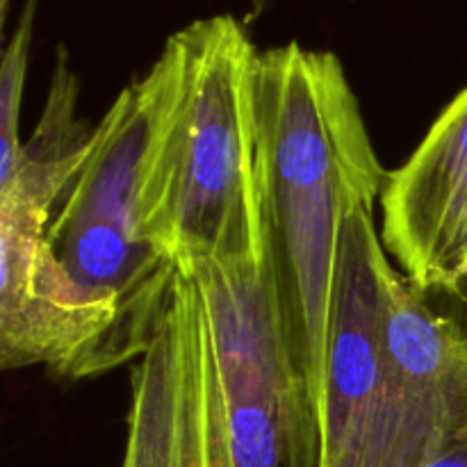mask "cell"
Returning a JSON list of instances; mask_svg holds the SVG:
<instances>
[{
  "label": "cell",
  "mask_w": 467,
  "mask_h": 467,
  "mask_svg": "<svg viewBox=\"0 0 467 467\" xmlns=\"http://www.w3.org/2000/svg\"><path fill=\"white\" fill-rule=\"evenodd\" d=\"M255 162L265 263L285 368V467H317L328 337L347 217L388 171L340 57L290 41L255 64Z\"/></svg>",
  "instance_id": "cell-1"
},
{
  "label": "cell",
  "mask_w": 467,
  "mask_h": 467,
  "mask_svg": "<svg viewBox=\"0 0 467 467\" xmlns=\"http://www.w3.org/2000/svg\"><path fill=\"white\" fill-rule=\"evenodd\" d=\"M260 50L231 14L173 32L144 76L141 233L178 267L265 263L254 85Z\"/></svg>",
  "instance_id": "cell-2"
},
{
  "label": "cell",
  "mask_w": 467,
  "mask_h": 467,
  "mask_svg": "<svg viewBox=\"0 0 467 467\" xmlns=\"http://www.w3.org/2000/svg\"><path fill=\"white\" fill-rule=\"evenodd\" d=\"M150 91L132 82L91 132L80 169L46 228L55 263L82 299L112 319L117 365L140 360L176 296L178 267L141 233V167Z\"/></svg>",
  "instance_id": "cell-3"
},
{
  "label": "cell",
  "mask_w": 467,
  "mask_h": 467,
  "mask_svg": "<svg viewBox=\"0 0 467 467\" xmlns=\"http://www.w3.org/2000/svg\"><path fill=\"white\" fill-rule=\"evenodd\" d=\"M467 441V347L397 272L388 372L377 406L345 451L322 467H427Z\"/></svg>",
  "instance_id": "cell-4"
},
{
  "label": "cell",
  "mask_w": 467,
  "mask_h": 467,
  "mask_svg": "<svg viewBox=\"0 0 467 467\" xmlns=\"http://www.w3.org/2000/svg\"><path fill=\"white\" fill-rule=\"evenodd\" d=\"M50 214L0 203V365L67 379L117 369L112 319L87 304L46 244Z\"/></svg>",
  "instance_id": "cell-5"
},
{
  "label": "cell",
  "mask_w": 467,
  "mask_h": 467,
  "mask_svg": "<svg viewBox=\"0 0 467 467\" xmlns=\"http://www.w3.org/2000/svg\"><path fill=\"white\" fill-rule=\"evenodd\" d=\"M381 242L418 290L438 281L467 210V87L381 192Z\"/></svg>",
  "instance_id": "cell-6"
},
{
  "label": "cell",
  "mask_w": 467,
  "mask_h": 467,
  "mask_svg": "<svg viewBox=\"0 0 467 467\" xmlns=\"http://www.w3.org/2000/svg\"><path fill=\"white\" fill-rule=\"evenodd\" d=\"M187 301L182 274L176 296L132 372V401L121 467H192L185 409Z\"/></svg>",
  "instance_id": "cell-7"
},
{
  "label": "cell",
  "mask_w": 467,
  "mask_h": 467,
  "mask_svg": "<svg viewBox=\"0 0 467 467\" xmlns=\"http://www.w3.org/2000/svg\"><path fill=\"white\" fill-rule=\"evenodd\" d=\"M39 5L41 0H23L21 16L14 27L12 39L5 44L3 62H0V181L12 171L23 149L18 121H21L23 91H26Z\"/></svg>",
  "instance_id": "cell-8"
},
{
  "label": "cell",
  "mask_w": 467,
  "mask_h": 467,
  "mask_svg": "<svg viewBox=\"0 0 467 467\" xmlns=\"http://www.w3.org/2000/svg\"><path fill=\"white\" fill-rule=\"evenodd\" d=\"M420 292L427 299L429 308L441 315V317H445L456 328V333L463 337L467 347V267L447 278V281Z\"/></svg>",
  "instance_id": "cell-9"
},
{
  "label": "cell",
  "mask_w": 467,
  "mask_h": 467,
  "mask_svg": "<svg viewBox=\"0 0 467 467\" xmlns=\"http://www.w3.org/2000/svg\"><path fill=\"white\" fill-rule=\"evenodd\" d=\"M465 267H467V210H465L463 219H461L459 231H456V235H454V240H451L450 249H447L445 260H442L441 274H438V281L433 283V285L447 281V278L454 276V274H459L461 269H465ZM427 290H429V287H427Z\"/></svg>",
  "instance_id": "cell-10"
},
{
  "label": "cell",
  "mask_w": 467,
  "mask_h": 467,
  "mask_svg": "<svg viewBox=\"0 0 467 467\" xmlns=\"http://www.w3.org/2000/svg\"><path fill=\"white\" fill-rule=\"evenodd\" d=\"M427 467H467V441L451 447L450 451L438 456V459L433 461V463H429Z\"/></svg>",
  "instance_id": "cell-11"
},
{
  "label": "cell",
  "mask_w": 467,
  "mask_h": 467,
  "mask_svg": "<svg viewBox=\"0 0 467 467\" xmlns=\"http://www.w3.org/2000/svg\"><path fill=\"white\" fill-rule=\"evenodd\" d=\"M269 5V0H251V9H254V14H260L265 7Z\"/></svg>",
  "instance_id": "cell-12"
},
{
  "label": "cell",
  "mask_w": 467,
  "mask_h": 467,
  "mask_svg": "<svg viewBox=\"0 0 467 467\" xmlns=\"http://www.w3.org/2000/svg\"><path fill=\"white\" fill-rule=\"evenodd\" d=\"M0 7H3V21H5V16H7V9H9V0H3V5H0Z\"/></svg>",
  "instance_id": "cell-13"
}]
</instances>
